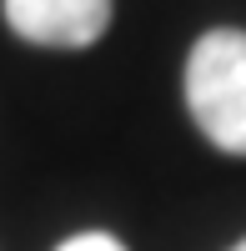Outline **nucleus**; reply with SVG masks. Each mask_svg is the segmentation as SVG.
Listing matches in <instances>:
<instances>
[{
    "mask_svg": "<svg viewBox=\"0 0 246 251\" xmlns=\"http://www.w3.org/2000/svg\"><path fill=\"white\" fill-rule=\"evenodd\" d=\"M231 251H246V236H241V241H236V246H231Z\"/></svg>",
    "mask_w": 246,
    "mask_h": 251,
    "instance_id": "4",
    "label": "nucleus"
},
{
    "mask_svg": "<svg viewBox=\"0 0 246 251\" xmlns=\"http://www.w3.org/2000/svg\"><path fill=\"white\" fill-rule=\"evenodd\" d=\"M55 251H126L111 231H80V236H71V241H60Z\"/></svg>",
    "mask_w": 246,
    "mask_h": 251,
    "instance_id": "3",
    "label": "nucleus"
},
{
    "mask_svg": "<svg viewBox=\"0 0 246 251\" xmlns=\"http://www.w3.org/2000/svg\"><path fill=\"white\" fill-rule=\"evenodd\" d=\"M5 25L30 46L86 50L111 30V0H0Z\"/></svg>",
    "mask_w": 246,
    "mask_h": 251,
    "instance_id": "2",
    "label": "nucleus"
},
{
    "mask_svg": "<svg viewBox=\"0 0 246 251\" xmlns=\"http://www.w3.org/2000/svg\"><path fill=\"white\" fill-rule=\"evenodd\" d=\"M186 111L216 151L246 161V30H206L186 55Z\"/></svg>",
    "mask_w": 246,
    "mask_h": 251,
    "instance_id": "1",
    "label": "nucleus"
}]
</instances>
